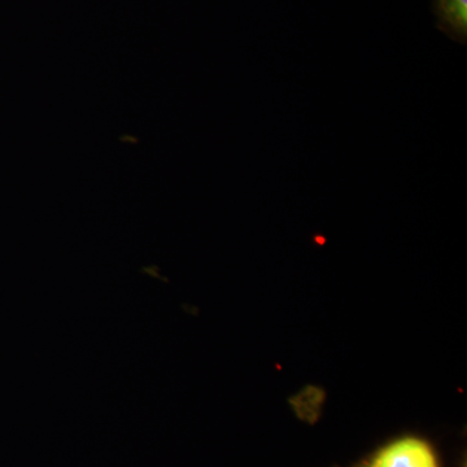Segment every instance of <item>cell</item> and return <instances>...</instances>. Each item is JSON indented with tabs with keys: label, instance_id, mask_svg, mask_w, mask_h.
I'll list each match as a JSON object with an SVG mask.
<instances>
[{
	"label": "cell",
	"instance_id": "6da1fadb",
	"mask_svg": "<svg viewBox=\"0 0 467 467\" xmlns=\"http://www.w3.org/2000/svg\"><path fill=\"white\" fill-rule=\"evenodd\" d=\"M368 467H441L434 451L425 441L404 438L378 451Z\"/></svg>",
	"mask_w": 467,
	"mask_h": 467
},
{
	"label": "cell",
	"instance_id": "7a4b0ae2",
	"mask_svg": "<svg viewBox=\"0 0 467 467\" xmlns=\"http://www.w3.org/2000/svg\"><path fill=\"white\" fill-rule=\"evenodd\" d=\"M436 11L448 32L465 42L467 34V0H436Z\"/></svg>",
	"mask_w": 467,
	"mask_h": 467
}]
</instances>
